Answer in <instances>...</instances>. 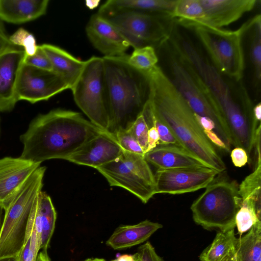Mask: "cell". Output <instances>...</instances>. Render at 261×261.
<instances>
[{
    "instance_id": "836d02e7",
    "label": "cell",
    "mask_w": 261,
    "mask_h": 261,
    "mask_svg": "<svg viewBox=\"0 0 261 261\" xmlns=\"http://www.w3.org/2000/svg\"><path fill=\"white\" fill-rule=\"evenodd\" d=\"M114 136L123 150L144 155L140 144L128 129H119Z\"/></svg>"
},
{
    "instance_id": "8992f818",
    "label": "cell",
    "mask_w": 261,
    "mask_h": 261,
    "mask_svg": "<svg viewBox=\"0 0 261 261\" xmlns=\"http://www.w3.org/2000/svg\"><path fill=\"white\" fill-rule=\"evenodd\" d=\"M178 22L192 30L204 47L212 64L221 74L236 82L242 80L245 68L243 39L247 21L234 31L212 28L192 21Z\"/></svg>"
},
{
    "instance_id": "cb8c5ba5",
    "label": "cell",
    "mask_w": 261,
    "mask_h": 261,
    "mask_svg": "<svg viewBox=\"0 0 261 261\" xmlns=\"http://www.w3.org/2000/svg\"><path fill=\"white\" fill-rule=\"evenodd\" d=\"M34 223L41 239L40 250L47 251L54 233L57 213L50 196L41 191L33 210Z\"/></svg>"
},
{
    "instance_id": "b9f144b4",
    "label": "cell",
    "mask_w": 261,
    "mask_h": 261,
    "mask_svg": "<svg viewBox=\"0 0 261 261\" xmlns=\"http://www.w3.org/2000/svg\"><path fill=\"white\" fill-rule=\"evenodd\" d=\"M137 254L131 255H121L115 259L111 261H135L137 258Z\"/></svg>"
},
{
    "instance_id": "83f0119b",
    "label": "cell",
    "mask_w": 261,
    "mask_h": 261,
    "mask_svg": "<svg viewBox=\"0 0 261 261\" xmlns=\"http://www.w3.org/2000/svg\"><path fill=\"white\" fill-rule=\"evenodd\" d=\"M237 240L234 229L218 231L213 242L200 255V261H220L234 250Z\"/></svg>"
},
{
    "instance_id": "ee69618b",
    "label": "cell",
    "mask_w": 261,
    "mask_h": 261,
    "mask_svg": "<svg viewBox=\"0 0 261 261\" xmlns=\"http://www.w3.org/2000/svg\"><path fill=\"white\" fill-rule=\"evenodd\" d=\"M220 261H236L235 256V249L234 250L230 252L226 256H225Z\"/></svg>"
},
{
    "instance_id": "bcb514c9",
    "label": "cell",
    "mask_w": 261,
    "mask_h": 261,
    "mask_svg": "<svg viewBox=\"0 0 261 261\" xmlns=\"http://www.w3.org/2000/svg\"><path fill=\"white\" fill-rule=\"evenodd\" d=\"M0 261H18V256H10L0 258Z\"/></svg>"
},
{
    "instance_id": "d4e9b609",
    "label": "cell",
    "mask_w": 261,
    "mask_h": 261,
    "mask_svg": "<svg viewBox=\"0 0 261 261\" xmlns=\"http://www.w3.org/2000/svg\"><path fill=\"white\" fill-rule=\"evenodd\" d=\"M235 256L236 261H261V221L237 238Z\"/></svg>"
},
{
    "instance_id": "ffe728a7",
    "label": "cell",
    "mask_w": 261,
    "mask_h": 261,
    "mask_svg": "<svg viewBox=\"0 0 261 261\" xmlns=\"http://www.w3.org/2000/svg\"><path fill=\"white\" fill-rule=\"evenodd\" d=\"M48 0H0V20L19 24L45 14Z\"/></svg>"
},
{
    "instance_id": "ac0fdd59",
    "label": "cell",
    "mask_w": 261,
    "mask_h": 261,
    "mask_svg": "<svg viewBox=\"0 0 261 261\" xmlns=\"http://www.w3.org/2000/svg\"><path fill=\"white\" fill-rule=\"evenodd\" d=\"M200 1L203 9L204 16L198 23L218 29L237 21L244 14L251 11L257 2L256 0Z\"/></svg>"
},
{
    "instance_id": "5bb4252c",
    "label": "cell",
    "mask_w": 261,
    "mask_h": 261,
    "mask_svg": "<svg viewBox=\"0 0 261 261\" xmlns=\"http://www.w3.org/2000/svg\"><path fill=\"white\" fill-rule=\"evenodd\" d=\"M40 165L21 157L0 159V207L4 211Z\"/></svg>"
},
{
    "instance_id": "7402d4cb",
    "label": "cell",
    "mask_w": 261,
    "mask_h": 261,
    "mask_svg": "<svg viewBox=\"0 0 261 261\" xmlns=\"http://www.w3.org/2000/svg\"><path fill=\"white\" fill-rule=\"evenodd\" d=\"M177 2V0H109L100 7L97 13L103 15L117 11H133L163 14L171 17Z\"/></svg>"
},
{
    "instance_id": "3957f363",
    "label": "cell",
    "mask_w": 261,
    "mask_h": 261,
    "mask_svg": "<svg viewBox=\"0 0 261 261\" xmlns=\"http://www.w3.org/2000/svg\"><path fill=\"white\" fill-rule=\"evenodd\" d=\"M106 132L81 113L63 109L40 114L20 136V157L37 163L54 159L65 160L83 145Z\"/></svg>"
},
{
    "instance_id": "d6a6232c",
    "label": "cell",
    "mask_w": 261,
    "mask_h": 261,
    "mask_svg": "<svg viewBox=\"0 0 261 261\" xmlns=\"http://www.w3.org/2000/svg\"><path fill=\"white\" fill-rule=\"evenodd\" d=\"M9 39L13 44L23 48L27 56H32L37 51L38 45L35 37L23 28L18 29Z\"/></svg>"
},
{
    "instance_id": "44dd1931",
    "label": "cell",
    "mask_w": 261,
    "mask_h": 261,
    "mask_svg": "<svg viewBox=\"0 0 261 261\" xmlns=\"http://www.w3.org/2000/svg\"><path fill=\"white\" fill-rule=\"evenodd\" d=\"M163 227L161 224L145 220L134 225L118 227L106 242L114 250H121L140 244Z\"/></svg>"
},
{
    "instance_id": "f1b7e54d",
    "label": "cell",
    "mask_w": 261,
    "mask_h": 261,
    "mask_svg": "<svg viewBox=\"0 0 261 261\" xmlns=\"http://www.w3.org/2000/svg\"><path fill=\"white\" fill-rule=\"evenodd\" d=\"M128 62L135 69L147 72L158 65L159 58L154 47L145 46L134 49Z\"/></svg>"
},
{
    "instance_id": "ba28073f",
    "label": "cell",
    "mask_w": 261,
    "mask_h": 261,
    "mask_svg": "<svg viewBox=\"0 0 261 261\" xmlns=\"http://www.w3.org/2000/svg\"><path fill=\"white\" fill-rule=\"evenodd\" d=\"M192 204L194 222L205 229L226 231L234 229L241 198L239 185L227 178H215Z\"/></svg>"
},
{
    "instance_id": "277c9868",
    "label": "cell",
    "mask_w": 261,
    "mask_h": 261,
    "mask_svg": "<svg viewBox=\"0 0 261 261\" xmlns=\"http://www.w3.org/2000/svg\"><path fill=\"white\" fill-rule=\"evenodd\" d=\"M128 55L103 57L110 124L108 132L114 135L120 129H128L142 113L149 97L146 72L128 62Z\"/></svg>"
},
{
    "instance_id": "74e56055",
    "label": "cell",
    "mask_w": 261,
    "mask_h": 261,
    "mask_svg": "<svg viewBox=\"0 0 261 261\" xmlns=\"http://www.w3.org/2000/svg\"><path fill=\"white\" fill-rule=\"evenodd\" d=\"M230 156L233 165L236 167H243L248 163L247 154L245 150L241 147H236L232 150Z\"/></svg>"
},
{
    "instance_id": "f35d334b",
    "label": "cell",
    "mask_w": 261,
    "mask_h": 261,
    "mask_svg": "<svg viewBox=\"0 0 261 261\" xmlns=\"http://www.w3.org/2000/svg\"><path fill=\"white\" fill-rule=\"evenodd\" d=\"M18 47H20L15 46L11 42L3 23L0 20V55L9 50Z\"/></svg>"
},
{
    "instance_id": "e575fe53",
    "label": "cell",
    "mask_w": 261,
    "mask_h": 261,
    "mask_svg": "<svg viewBox=\"0 0 261 261\" xmlns=\"http://www.w3.org/2000/svg\"><path fill=\"white\" fill-rule=\"evenodd\" d=\"M128 130L138 141L145 154L148 146L149 128L142 113L137 118Z\"/></svg>"
},
{
    "instance_id": "8fae6325",
    "label": "cell",
    "mask_w": 261,
    "mask_h": 261,
    "mask_svg": "<svg viewBox=\"0 0 261 261\" xmlns=\"http://www.w3.org/2000/svg\"><path fill=\"white\" fill-rule=\"evenodd\" d=\"M99 15L114 25L134 49L161 46L169 38L173 29L165 21L169 16L163 14L117 11Z\"/></svg>"
},
{
    "instance_id": "4dcf8cb0",
    "label": "cell",
    "mask_w": 261,
    "mask_h": 261,
    "mask_svg": "<svg viewBox=\"0 0 261 261\" xmlns=\"http://www.w3.org/2000/svg\"><path fill=\"white\" fill-rule=\"evenodd\" d=\"M204 16V12L200 0H177L171 17L178 21H188L198 23Z\"/></svg>"
},
{
    "instance_id": "6da1fadb",
    "label": "cell",
    "mask_w": 261,
    "mask_h": 261,
    "mask_svg": "<svg viewBox=\"0 0 261 261\" xmlns=\"http://www.w3.org/2000/svg\"><path fill=\"white\" fill-rule=\"evenodd\" d=\"M174 50L192 68L222 116L232 145L245 150L252 146L259 124L255 121L253 105L241 85L229 84L193 42L182 34L171 43Z\"/></svg>"
},
{
    "instance_id": "f6af8a7d",
    "label": "cell",
    "mask_w": 261,
    "mask_h": 261,
    "mask_svg": "<svg viewBox=\"0 0 261 261\" xmlns=\"http://www.w3.org/2000/svg\"><path fill=\"white\" fill-rule=\"evenodd\" d=\"M99 3V1H86V5L89 9H93L96 7Z\"/></svg>"
},
{
    "instance_id": "d590c367",
    "label": "cell",
    "mask_w": 261,
    "mask_h": 261,
    "mask_svg": "<svg viewBox=\"0 0 261 261\" xmlns=\"http://www.w3.org/2000/svg\"><path fill=\"white\" fill-rule=\"evenodd\" d=\"M23 63L40 69L53 70L48 58L39 45H38L37 51L34 55L28 56L25 54Z\"/></svg>"
},
{
    "instance_id": "30bf717a",
    "label": "cell",
    "mask_w": 261,
    "mask_h": 261,
    "mask_svg": "<svg viewBox=\"0 0 261 261\" xmlns=\"http://www.w3.org/2000/svg\"><path fill=\"white\" fill-rule=\"evenodd\" d=\"M111 186L122 188L146 203L155 193V180L144 156L123 151L114 160L95 168Z\"/></svg>"
},
{
    "instance_id": "52a82bcc",
    "label": "cell",
    "mask_w": 261,
    "mask_h": 261,
    "mask_svg": "<svg viewBox=\"0 0 261 261\" xmlns=\"http://www.w3.org/2000/svg\"><path fill=\"white\" fill-rule=\"evenodd\" d=\"M46 168L39 166L4 211L0 234V258L18 256L24 245L33 208L43 187Z\"/></svg>"
},
{
    "instance_id": "2e32d148",
    "label": "cell",
    "mask_w": 261,
    "mask_h": 261,
    "mask_svg": "<svg viewBox=\"0 0 261 261\" xmlns=\"http://www.w3.org/2000/svg\"><path fill=\"white\" fill-rule=\"evenodd\" d=\"M123 151L115 136L103 132L83 145L66 160L96 168L114 160Z\"/></svg>"
},
{
    "instance_id": "603a6c76",
    "label": "cell",
    "mask_w": 261,
    "mask_h": 261,
    "mask_svg": "<svg viewBox=\"0 0 261 261\" xmlns=\"http://www.w3.org/2000/svg\"><path fill=\"white\" fill-rule=\"evenodd\" d=\"M48 58L53 71L59 75L71 89L84 68L85 61L77 59L62 48L44 43L39 45Z\"/></svg>"
},
{
    "instance_id": "9a60e30c",
    "label": "cell",
    "mask_w": 261,
    "mask_h": 261,
    "mask_svg": "<svg viewBox=\"0 0 261 261\" xmlns=\"http://www.w3.org/2000/svg\"><path fill=\"white\" fill-rule=\"evenodd\" d=\"M86 32L93 46L103 54V57L122 56L130 46L120 31L97 13L90 18Z\"/></svg>"
},
{
    "instance_id": "4fadbf2b",
    "label": "cell",
    "mask_w": 261,
    "mask_h": 261,
    "mask_svg": "<svg viewBox=\"0 0 261 261\" xmlns=\"http://www.w3.org/2000/svg\"><path fill=\"white\" fill-rule=\"evenodd\" d=\"M219 173L206 166L157 170L155 193L181 194L206 188Z\"/></svg>"
},
{
    "instance_id": "e0dca14e",
    "label": "cell",
    "mask_w": 261,
    "mask_h": 261,
    "mask_svg": "<svg viewBox=\"0 0 261 261\" xmlns=\"http://www.w3.org/2000/svg\"><path fill=\"white\" fill-rule=\"evenodd\" d=\"M25 53L18 47L0 55V112H10L18 101L16 89Z\"/></svg>"
},
{
    "instance_id": "60d3db41",
    "label": "cell",
    "mask_w": 261,
    "mask_h": 261,
    "mask_svg": "<svg viewBox=\"0 0 261 261\" xmlns=\"http://www.w3.org/2000/svg\"><path fill=\"white\" fill-rule=\"evenodd\" d=\"M253 113L256 122L260 123L261 121V103L258 102L253 106Z\"/></svg>"
},
{
    "instance_id": "7c38bea8",
    "label": "cell",
    "mask_w": 261,
    "mask_h": 261,
    "mask_svg": "<svg viewBox=\"0 0 261 261\" xmlns=\"http://www.w3.org/2000/svg\"><path fill=\"white\" fill-rule=\"evenodd\" d=\"M67 89H69L65 82L54 71L23 63L16 84L18 101L24 100L34 103L48 100Z\"/></svg>"
},
{
    "instance_id": "d6986e66",
    "label": "cell",
    "mask_w": 261,
    "mask_h": 261,
    "mask_svg": "<svg viewBox=\"0 0 261 261\" xmlns=\"http://www.w3.org/2000/svg\"><path fill=\"white\" fill-rule=\"evenodd\" d=\"M144 157L158 170L206 166L182 147L173 145H159Z\"/></svg>"
},
{
    "instance_id": "484cf974",
    "label": "cell",
    "mask_w": 261,
    "mask_h": 261,
    "mask_svg": "<svg viewBox=\"0 0 261 261\" xmlns=\"http://www.w3.org/2000/svg\"><path fill=\"white\" fill-rule=\"evenodd\" d=\"M260 195L253 194L241 197L240 207L235 218L236 227L240 235L260 221Z\"/></svg>"
},
{
    "instance_id": "f907efd6",
    "label": "cell",
    "mask_w": 261,
    "mask_h": 261,
    "mask_svg": "<svg viewBox=\"0 0 261 261\" xmlns=\"http://www.w3.org/2000/svg\"><path fill=\"white\" fill-rule=\"evenodd\" d=\"M103 261H106L105 259Z\"/></svg>"
},
{
    "instance_id": "8d00e7d4",
    "label": "cell",
    "mask_w": 261,
    "mask_h": 261,
    "mask_svg": "<svg viewBox=\"0 0 261 261\" xmlns=\"http://www.w3.org/2000/svg\"><path fill=\"white\" fill-rule=\"evenodd\" d=\"M136 253L139 261H163L149 242L139 246Z\"/></svg>"
},
{
    "instance_id": "5b68a950",
    "label": "cell",
    "mask_w": 261,
    "mask_h": 261,
    "mask_svg": "<svg viewBox=\"0 0 261 261\" xmlns=\"http://www.w3.org/2000/svg\"><path fill=\"white\" fill-rule=\"evenodd\" d=\"M168 49L169 77L212 144L226 152L231 140L225 123L200 79L190 65L172 49Z\"/></svg>"
},
{
    "instance_id": "7bdbcfd3",
    "label": "cell",
    "mask_w": 261,
    "mask_h": 261,
    "mask_svg": "<svg viewBox=\"0 0 261 261\" xmlns=\"http://www.w3.org/2000/svg\"><path fill=\"white\" fill-rule=\"evenodd\" d=\"M36 261H51L47 253V251L41 250L38 253Z\"/></svg>"
},
{
    "instance_id": "1f68e13d",
    "label": "cell",
    "mask_w": 261,
    "mask_h": 261,
    "mask_svg": "<svg viewBox=\"0 0 261 261\" xmlns=\"http://www.w3.org/2000/svg\"><path fill=\"white\" fill-rule=\"evenodd\" d=\"M142 114L147 124H152L156 128L160 138L159 145H173L181 147L168 126L151 109L148 103V100L144 107Z\"/></svg>"
},
{
    "instance_id": "c3c4849f",
    "label": "cell",
    "mask_w": 261,
    "mask_h": 261,
    "mask_svg": "<svg viewBox=\"0 0 261 261\" xmlns=\"http://www.w3.org/2000/svg\"><path fill=\"white\" fill-rule=\"evenodd\" d=\"M105 259L103 258H87L83 261H103Z\"/></svg>"
},
{
    "instance_id": "7a4b0ae2",
    "label": "cell",
    "mask_w": 261,
    "mask_h": 261,
    "mask_svg": "<svg viewBox=\"0 0 261 261\" xmlns=\"http://www.w3.org/2000/svg\"><path fill=\"white\" fill-rule=\"evenodd\" d=\"M146 74L148 103L180 146L206 166L220 173L223 172L226 169L223 161L169 77L158 65Z\"/></svg>"
},
{
    "instance_id": "4316f807",
    "label": "cell",
    "mask_w": 261,
    "mask_h": 261,
    "mask_svg": "<svg viewBox=\"0 0 261 261\" xmlns=\"http://www.w3.org/2000/svg\"><path fill=\"white\" fill-rule=\"evenodd\" d=\"M249 37V54L252 66L255 86L259 87L261 80V16L257 14L247 21Z\"/></svg>"
},
{
    "instance_id": "9c48e42d",
    "label": "cell",
    "mask_w": 261,
    "mask_h": 261,
    "mask_svg": "<svg viewBox=\"0 0 261 261\" xmlns=\"http://www.w3.org/2000/svg\"><path fill=\"white\" fill-rule=\"evenodd\" d=\"M76 105L93 124L108 132V97L102 57L92 56L70 89Z\"/></svg>"
},
{
    "instance_id": "681fc988",
    "label": "cell",
    "mask_w": 261,
    "mask_h": 261,
    "mask_svg": "<svg viewBox=\"0 0 261 261\" xmlns=\"http://www.w3.org/2000/svg\"><path fill=\"white\" fill-rule=\"evenodd\" d=\"M136 254H137V253H136ZM137 258H136V260H135V261H139V258H138V256L137 254Z\"/></svg>"
},
{
    "instance_id": "816d5d0a",
    "label": "cell",
    "mask_w": 261,
    "mask_h": 261,
    "mask_svg": "<svg viewBox=\"0 0 261 261\" xmlns=\"http://www.w3.org/2000/svg\"><path fill=\"white\" fill-rule=\"evenodd\" d=\"M0 132H1V129H0Z\"/></svg>"
},
{
    "instance_id": "ab89813d",
    "label": "cell",
    "mask_w": 261,
    "mask_h": 261,
    "mask_svg": "<svg viewBox=\"0 0 261 261\" xmlns=\"http://www.w3.org/2000/svg\"><path fill=\"white\" fill-rule=\"evenodd\" d=\"M147 125L148 126L149 130L148 136V146L146 152L156 147V146L159 145L160 140L158 132L155 126L152 124H149Z\"/></svg>"
},
{
    "instance_id": "7dc6e473",
    "label": "cell",
    "mask_w": 261,
    "mask_h": 261,
    "mask_svg": "<svg viewBox=\"0 0 261 261\" xmlns=\"http://www.w3.org/2000/svg\"><path fill=\"white\" fill-rule=\"evenodd\" d=\"M5 211L3 208L0 207V234L2 227Z\"/></svg>"
},
{
    "instance_id": "f546056e",
    "label": "cell",
    "mask_w": 261,
    "mask_h": 261,
    "mask_svg": "<svg viewBox=\"0 0 261 261\" xmlns=\"http://www.w3.org/2000/svg\"><path fill=\"white\" fill-rule=\"evenodd\" d=\"M40 245L41 239L34 225L32 210L24 243L18 256V261H36L40 250Z\"/></svg>"
}]
</instances>
